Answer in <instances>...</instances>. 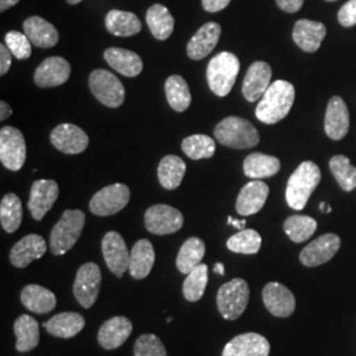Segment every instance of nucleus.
Wrapping results in <instances>:
<instances>
[{"label":"nucleus","instance_id":"f257e3e1","mask_svg":"<svg viewBox=\"0 0 356 356\" xmlns=\"http://www.w3.org/2000/svg\"><path fill=\"white\" fill-rule=\"evenodd\" d=\"M296 90L291 82L279 79L273 82L256 107V118L266 123L275 124L289 114L294 103Z\"/></svg>","mask_w":356,"mask_h":356},{"label":"nucleus","instance_id":"f03ea898","mask_svg":"<svg viewBox=\"0 0 356 356\" xmlns=\"http://www.w3.org/2000/svg\"><path fill=\"white\" fill-rule=\"evenodd\" d=\"M321 181V170L313 161H305L298 166L293 173L286 185V202L293 210H302L318 186Z\"/></svg>","mask_w":356,"mask_h":356},{"label":"nucleus","instance_id":"7ed1b4c3","mask_svg":"<svg viewBox=\"0 0 356 356\" xmlns=\"http://www.w3.org/2000/svg\"><path fill=\"white\" fill-rule=\"evenodd\" d=\"M214 135L218 143L234 149L254 148L260 141L259 132L254 124L238 116L223 119L216 126Z\"/></svg>","mask_w":356,"mask_h":356},{"label":"nucleus","instance_id":"20e7f679","mask_svg":"<svg viewBox=\"0 0 356 356\" xmlns=\"http://www.w3.org/2000/svg\"><path fill=\"white\" fill-rule=\"evenodd\" d=\"M241 70L239 58L229 51L216 54L207 65V82L211 91L218 97H226L234 88Z\"/></svg>","mask_w":356,"mask_h":356},{"label":"nucleus","instance_id":"39448f33","mask_svg":"<svg viewBox=\"0 0 356 356\" xmlns=\"http://www.w3.org/2000/svg\"><path fill=\"white\" fill-rule=\"evenodd\" d=\"M86 216L81 210H66L51 232V251L56 256L70 251L85 227Z\"/></svg>","mask_w":356,"mask_h":356},{"label":"nucleus","instance_id":"423d86ee","mask_svg":"<svg viewBox=\"0 0 356 356\" xmlns=\"http://www.w3.org/2000/svg\"><path fill=\"white\" fill-rule=\"evenodd\" d=\"M250 301V288L243 279H234L223 284L216 296L218 309L222 317L229 321L238 319Z\"/></svg>","mask_w":356,"mask_h":356},{"label":"nucleus","instance_id":"0eeeda50","mask_svg":"<svg viewBox=\"0 0 356 356\" xmlns=\"http://www.w3.org/2000/svg\"><path fill=\"white\" fill-rule=\"evenodd\" d=\"M89 86L92 95L107 107L116 108L124 102V86L111 72L94 70L90 74Z\"/></svg>","mask_w":356,"mask_h":356},{"label":"nucleus","instance_id":"6e6552de","mask_svg":"<svg viewBox=\"0 0 356 356\" xmlns=\"http://www.w3.org/2000/svg\"><path fill=\"white\" fill-rule=\"evenodd\" d=\"M26 159V145L23 134L17 128L6 127L0 131V160L8 170H20Z\"/></svg>","mask_w":356,"mask_h":356},{"label":"nucleus","instance_id":"1a4fd4ad","mask_svg":"<svg viewBox=\"0 0 356 356\" xmlns=\"http://www.w3.org/2000/svg\"><path fill=\"white\" fill-rule=\"evenodd\" d=\"M129 189L124 184H114L98 191L90 201V211L98 216H114L129 202Z\"/></svg>","mask_w":356,"mask_h":356},{"label":"nucleus","instance_id":"9d476101","mask_svg":"<svg viewBox=\"0 0 356 356\" xmlns=\"http://www.w3.org/2000/svg\"><path fill=\"white\" fill-rule=\"evenodd\" d=\"M101 269L95 263H86L78 269L73 293L79 305L90 309L95 304L101 289Z\"/></svg>","mask_w":356,"mask_h":356},{"label":"nucleus","instance_id":"9b49d317","mask_svg":"<svg viewBox=\"0 0 356 356\" xmlns=\"http://www.w3.org/2000/svg\"><path fill=\"white\" fill-rule=\"evenodd\" d=\"M144 223L145 229L154 235H169L181 229L184 216L169 204H154L145 211Z\"/></svg>","mask_w":356,"mask_h":356},{"label":"nucleus","instance_id":"f8f14e48","mask_svg":"<svg viewBox=\"0 0 356 356\" xmlns=\"http://www.w3.org/2000/svg\"><path fill=\"white\" fill-rule=\"evenodd\" d=\"M341 248V238L335 234H326L307 244L300 254V260L305 267H318L337 254Z\"/></svg>","mask_w":356,"mask_h":356},{"label":"nucleus","instance_id":"ddd939ff","mask_svg":"<svg viewBox=\"0 0 356 356\" xmlns=\"http://www.w3.org/2000/svg\"><path fill=\"white\" fill-rule=\"evenodd\" d=\"M102 252L108 269L116 277H123L124 272L129 268L131 252L128 251L122 235L115 231L107 232L102 241Z\"/></svg>","mask_w":356,"mask_h":356},{"label":"nucleus","instance_id":"4468645a","mask_svg":"<svg viewBox=\"0 0 356 356\" xmlns=\"http://www.w3.org/2000/svg\"><path fill=\"white\" fill-rule=\"evenodd\" d=\"M60 189L53 179H38L31 188L28 209L33 219L41 220L57 201Z\"/></svg>","mask_w":356,"mask_h":356},{"label":"nucleus","instance_id":"2eb2a0df","mask_svg":"<svg viewBox=\"0 0 356 356\" xmlns=\"http://www.w3.org/2000/svg\"><path fill=\"white\" fill-rule=\"evenodd\" d=\"M51 144L66 154H78L82 153L89 147V136L82 128L64 123L51 131Z\"/></svg>","mask_w":356,"mask_h":356},{"label":"nucleus","instance_id":"dca6fc26","mask_svg":"<svg viewBox=\"0 0 356 356\" xmlns=\"http://www.w3.org/2000/svg\"><path fill=\"white\" fill-rule=\"evenodd\" d=\"M263 301L268 312L280 318L291 317L296 309L294 294L280 282H269L264 286Z\"/></svg>","mask_w":356,"mask_h":356},{"label":"nucleus","instance_id":"f3484780","mask_svg":"<svg viewBox=\"0 0 356 356\" xmlns=\"http://www.w3.org/2000/svg\"><path fill=\"white\" fill-rule=\"evenodd\" d=\"M72 73V67L63 57H49L38 65L35 72V83L41 89L64 85Z\"/></svg>","mask_w":356,"mask_h":356},{"label":"nucleus","instance_id":"a211bd4d","mask_svg":"<svg viewBox=\"0 0 356 356\" xmlns=\"http://www.w3.org/2000/svg\"><path fill=\"white\" fill-rule=\"evenodd\" d=\"M272 69L267 63L256 61L247 70L243 81V95L248 102L260 101L270 86Z\"/></svg>","mask_w":356,"mask_h":356},{"label":"nucleus","instance_id":"6ab92c4d","mask_svg":"<svg viewBox=\"0 0 356 356\" xmlns=\"http://www.w3.org/2000/svg\"><path fill=\"white\" fill-rule=\"evenodd\" d=\"M270 344L260 334L245 332L225 346L222 356H269Z\"/></svg>","mask_w":356,"mask_h":356},{"label":"nucleus","instance_id":"aec40b11","mask_svg":"<svg viewBox=\"0 0 356 356\" xmlns=\"http://www.w3.org/2000/svg\"><path fill=\"white\" fill-rule=\"evenodd\" d=\"M47 252V243L38 234L26 235L16 243L10 252V261L13 267L26 268Z\"/></svg>","mask_w":356,"mask_h":356},{"label":"nucleus","instance_id":"412c9836","mask_svg":"<svg viewBox=\"0 0 356 356\" xmlns=\"http://www.w3.org/2000/svg\"><path fill=\"white\" fill-rule=\"evenodd\" d=\"M220 33H222V28L214 22L206 23L204 26H201L188 44L186 53L189 58L198 61L204 58L206 56H209L211 51H214L220 38Z\"/></svg>","mask_w":356,"mask_h":356},{"label":"nucleus","instance_id":"4be33fe9","mask_svg":"<svg viewBox=\"0 0 356 356\" xmlns=\"http://www.w3.org/2000/svg\"><path fill=\"white\" fill-rule=\"evenodd\" d=\"M269 188L260 179H254L244 185L238 200H236V211L243 216H252L259 213L267 202Z\"/></svg>","mask_w":356,"mask_h":356},{"label":"nucleus","instance_id":"5701e85b","mask_svg":"<svg viewBox=\"0 0 356 356\" xmlns=\"http://www.w3.org/2000/svg\"><path fill=\"white\" fill-rule=\"evenodd\" d=\"M350 128V114L341 97H332L325 116V131L332 140H342Z\"/></svg>","mask_w":356,"mask_h":356},{"label":"nucleus","instance_id":"b1692460","mask_svg":"<svg viewBox=\"0 0 356 356\" xmlns=\"http://www.w3.org/2000/svg\"><path fill=\"white\" fill-rule=\"evenodd\" d=\"M132 329V322L127 317H113L101 326L98 332V343L104 350H115L127 341Z\"/></svg>","mask_w":356,"mask_h":356},{"label":"nucleus","instance_id":"393cba45","mask_svg":"<svg viewBox=\"0 0 356 356\" xmlns=\"http://www.w3.org/2000/svg\"><path fill=\"white\" fill-rule=\"evenodd\" d=\"M326 36V26L318 22L312 20H298L293 29L294 42L307 53L317 51Z\"/></svg>","mask_w":356,"mask_h":356},{"label":"nucleus","instance_id":"a878e982","mask_svg":"<svg viewBox=\"0 0 356 356\" xmlns=\"http://www.w3.org/2000/svg\"><path fill=\"white\" fill-rule=\"evenodd\" d=\"M23 28L31 42L38 48H53L60 40L56 26L38 16L28 17Z\"/></svg>","mask_w":356,"mask_h":356},{"label":"nucleus","instance_id":"bb28decb","mask_svg":"<svg viewBox=\"0 0 356 356\" xmlns=\"http://www.w3.org/2000/svg\"><path fill=\"white\" fill-rule=\"evenodd\" d=\"M154 250L152 243L147 239H140L135 243L129 254V273L135 280L145 279L154 264Z\"/></svg>","mask_w":356,"mask_h":356},{"label":"nucleus","instance_id":"cd10ccee","mask_svg":"<svg viewBox=\"0 0 356 356\" xmlns=\"http://www.w3.org/2000/svg\"><path fill=\"white\" fill-rule=\"evenodd\" d=\"M103 56L106 63L123 76H138L143 70V60L135 51L122 48H108Z\"/></svg>","mask_w":356,"mask_h":356},{"label":"nucleus","instance_id":"c85d7f7f","mask_svg":"<svg viewBox=\"0 0 356 356\" xmlns=\"http://www.w3.org/2000/svg\"><path fill=\"white\" fill-rule=\"evenodd\" d=\"M20 300L29 312L38 313V314L49 313L57 305L54 293L36 284L26 285V288L22 291Z\"/></svg>","mask_w":356,"mask_h":356},{"label":"nucleus","instance_id":"c756f323","mask_svg":"<svg viewBox=\"0 0 356 356\" xmlns=\"http://www.w3.org/2000/svg\"><path fill=\"white\" fill-rule=\"evenodd\" d=\"M45 330L57 338H73L85 327V318L74 312H64L44 323Z\"/></svg>","mask_w":356,"mask_h":356},{"label":"nucleus","instance_id":"7c9ffc66","mask_svg":"<svg viewBox=\"0 0 356 356\" xmlns=\"http://www.w3.org/2000/svg\"><path fill=\"white\" fill-rule=\"evenodd\" d=\"M281 163L277 157L268 156L264 153H251L245 157L243 170L247 177L254 179H261V178L273 177L279 173Z\"/></svg>","mask_w":356,"mask_h":356},{"label":"nucleus","instance_id":"2f4dec72","mask_svg":"<svg viewBox=\"0 0 356 356\" xmlns=\"http://www.w3.org/2000/svg\"><path fill=\"white\" fill-rule=\"evenodd\" d=\"M106 28L107 31L119 38H129L141 31V23L139 17L132 13L113 10L106 16Z\"/></svg>","mask_w":356,"mask_h":356},{"label":"nucleus","instance_id":"473e14b6","mask_svg":"<svg viewBox=\"0 0 356 356\" xmlns=\"http://www.w3.org/2000/svg\"><path fill=\"white\" fill-rule=\"evenodd\" d=\"M186 172V164L184 160L175 154L165 156L157 168V176L163 188L175 191L181 185Z\"/></svg>","mask_w":356,"mask_h":356},{"label":"nucleus","instance_id":"72a5a7b5","mask_svg":"<svg viewBox=\"0 0 356 356\" xmlns=\"http://www.w3.org/2000/svg\"><path fill=\"white\" fill-rule=\"evenodd\" d=\"M13 331L17 338L16 350L19 353H28L33 350L40 341V330L36 319L31 316H20L13 323Z\"/></svg>","mask_w":356,"mask_h":356},{"label":"nucleus","instance_id":"f704fd0d","mask_svg":"<svg viewBox=\"0 0 356 356\" xmlns=\"http://www.w3.org/2000/svg\"><path fill=\"white\" fill-rule=\"evenodd\" d=\"M145 19L153 38L157 40H166L170 38L175 29V19L163 4H153L152 7H149Z\"/></svg>","mask_w":356,"mask_h":356},{"label":"nucleus","instance_id":"c9c22d12","mask_svg":"<svg viewBox=\"0 0 356 356\" xmlns=\"http://www.w3.org/2000/svg\"><path fill=\"white\" fill-rule=\"evenodd\" d=\"M206 247L200 238H191L182 244L177 254L178 270L184 275H189L191 270L198 267L204 259Z\"/></svg>","mask_w":356,"mask_h":356},{"label":"nucleus","instance_id":"e433bc0d","mask_svg":"<svg viewBox=\"0 0 356 356\" xmlns=\"http://www.w3.org/2000/svg\"><path fill=\"white\" fill-rule=\"evenodd\" d=\"M165 94L169 106L175 111L184 113L189 108L191 103V90L182 76H170L166 79Z\"/></svg>","mask_w":356,"mask_h":356},{"label":"nucleus","instance_id":"4c0bfd02","mask_svg":"<svg viewBox=\"0 0 356 356\" xmlns=\"http://www.w3.org/2000/svg\"><path fill=\"white\" fill-rule=\"evenodd\" d=\"M22 219H23V206H22L20 198L13 193L6 194L1 198V204H0L1 227L6 232L13 234L20 227Z\"/></svg>","mask_w":356,"mask_h":356},{"label":"nucleus","instance_id":"58836bf2","mask_svg":"<svg viewBox=\"0 0 356 356\" xmlns=\"http://www.w3.org/2000/svg\"><path fill=\"white\" fill-rule=\"evenodd\" d=\"M209 280V268L206 264H200L194 268L184 281L182 292L189 302H197L202 298Z\"/></svg>","mask_w":356,"mask_h":356},{"label":"nucleus","instance_id":"ea45409f","mask_svg":"<svg viewBox=\"0 0 356 356\" xmlns=\"http://www.w3.org/2000/svg\"><path fill=\"white\" fill-rule=\"evenodd\" d=\"M317 229V222L307 216H289L284 222V231L294 243L306 242Z\"/></svg>","mask_w":356,"mask_h":356},{"label":"nucleus","instance_id":"a19ab883","mask_svg":"<svg viewBox=\"0 0 356 356\" xmlns=\"http://www.w3.org/2000/svg\"><path fill=\"white\" fill-rule=\"evenodd\" d=\"M182 151L191 160L210 159L216 153V141L207 135H191L182 141Z\"/></svg>","mask_w":356,"mask_h":356},{"label":"nucleus","instance_id":"79ce46f5","mask_svg":"<svg viewBox=\"0 0 356 356\" xmlns=\"http://www.w3.org/2000/svg\"><path fill=\"white\" fill-rule=\"evenodd\" d=\"M261 247V236L254 229H242L227 241V248L236 254H254Z\"/></svg>","mask_w":356,"mask_h":356},{"label":"nucleus","instance_id":"37998d69","mask_svg":"<svg viewBox=\"0 0 356 356\" xmlns=\"http://www.w3.org/2000/svg\"><path fill=\"white\" fill-rule=\"evenodd\" d=\"M330 169L341 188L346 191H354L356 188V168L351 165L348 157L337 154L330 160Z\"/></svg>","mask_w":356,"mask_h":356},{"label":"nucleus","instance_id":"c03bdc74","mask_svg":"<svg viewBox=\"0 0 356 356\" xmlns=\"http://www.w3.org/2000/svg\"><path fill=\"white\" fill-rule=\"evenodd\" d=\"M135 356H166L165 346L153 334H144L134 344Z\"/></svg>","mask_w":356,"mask_h":356},{"label":"nucleus","instance_id":"a18cd8bd","mask_svg":"<svg viewBox=\"0 0 356 356\" xmlns=\"http://www.w3.org/2000/svg\"><path fill=\"white\" fill-rule=\"evenodd\" d=\"M4 41H6L7 48L11 51L17 60H26L31 57V54H32L31 44L32 42L26 33L11 31L6 35Z\"/></svg>","mask_w":356,"mask_h":356},{"label":"nucleus","instance_id":"49530a36","mask_svg":"<svg viewBox=\"0 0 356 356\" xmlns=\"http://www.w3.org/2000/svg\"><path fill=\"white\" fill-rule=\"evenodd\" d=\"M338 22L341 26H354L356 24V0H348L338 13Z\"/></svg>","mask_w":356,"mask_h":356},{"label":"nucleus","instance_id":"de8ad7c7","mask_svg":"<svg viewBox=\"0 0 356 356\" xmlns=\"http://www.w3.org/2000/svg\"><path fill=\"white\" fill-rule=\"evenodd\" d=\"M13 53L7 48V45H0V76H6L11 67Z\"/></svg>","mask_w":356,"mask_h":356},{"label":"nucleus","instance_id":"09e8293b","mask_svg":"<svg viewBox=\"0 0 356 356\" xmlns=\"http://www.w3.org/2000/svg\"><path fill=\"white\" fill-rule=\"evenodd\" d=\"M277 6L285 13H298L302 8L304 0H276Z\"/></svg>","mask_w":356,"mask_h":356},{"label":"nucleus","instance_id":"8fccbe9b","mask_svg":"<svg viewBox=\"0 0 356 356\" xmlns=\"http://www.w3.org/2000/svg\"><path fill=\"white\" fill-rule=\"evenodd\" d=\"M231 0H202V6L207 13H219L225 10Z\"/></svg>","mask_w":356,"mask_h":356},{"label":"nucleus","instance_id":"3c124183","mask_svg":"<svg viewBox=\"0 0 356 356\" xmlns=\"http://www.w3.org/2000/svg\"><path fill=\"white\" fill-rule=\"evenodd\" d=\"M11 114H13V108L10 107V104L4 102V101H1L0 102V120L1 122L7 120L11 116Z\"/></svg>","mask_w":356,"mask_h":356},{"label":"nucleus","instance_id":"603ef678","mask_svg":"<svg viewBox=\"0 0 356 356\" xmlns=\"http://www.w3.org/2000/svg\"><path fill=\"white\" fill-rule=\"evenodd\" d=\"M20 0H0V11L6 13L8 8L13 7L15 4H17Z\"/></svg>","mask_w":356,"mask_h":356},{"label":"nucleus","instance_id":"864d4df0","mask_svg":"<svg viewBox=\"0 0 356 356\" xmlns=\"http://www.w3.org/2000/svg\"><path fill=\"white\" fill-rule=\"evenodd\" d=\"M227 222H229V225L236 227V229H244V227H245V220H244V219H243V220H236V219H234L232 216H229Z\"/></svg>","mask_w":356,"mask_h":356},{"label":"nucleus","instance_id":"5fc2aeb1","mask_svg":"<svg viewBox=\"0 0 356 356\" xmlns=\"http://www.w3.org/2000/svg\"><path fill=\"white\" fill-rule=\"evenodd\" d=\"M214 270H216V273H219L220 276H223L225 275V266L222 263H216V266H214Z\"/></svg>","mask_w":356,"mask_h":356},{"label":"nucleus","instance_id":"6e6d98bb","mask_svg":"<svg viewBox=\"0 0 356 356\" xmlns=\"http://www.w3.org/2000/svg\"><path fill=\"white\" fill-rule=\"evenodd\" d=\"M321 206V211H325V213H330L331 211V207L327 204H319Z\"/></svg>","mask_w":356,"mask_h":356},{"label":"nucleus","instance_id":"4d7b16f0","mask_svg":"<svg viewBox=\"0 0 356 356\" xmlns=\"http://www.w3.org/2000/svg\"><path fill=\"white\" fill-rule=\"evenodd\" d=\"M69 4H72V6H74V4H78L79 1H82V0H66Z\"/></svg>","mask_w":356,"mask_h":356},{"label":"nucleus","instance_id":"13d9d810","mask_svg":"<svg viewBox=\"0 0 356 356\" xmlns=\"http://www.w3.org/2000/svg\"><path fill=\"white\" fill-rule=\"evenodd\" d=\"M326 1H337V0H326Z\"/></svg>","mask_w":356,"mask_h":356}]
</instances>
